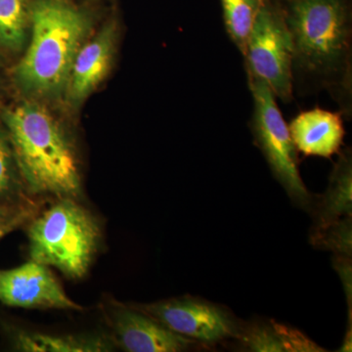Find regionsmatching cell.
Here are the masks:
<instances>
[{"instance_id":"ba28073f","label":"cell","mask_w":352,"mask_h":352,"mask_svg":"<svg viewBox=\"0 0 352 352\" xmlns=\"http://www.w3.org/2000/svg\"><path fill=\"white\" fill-rule=\"evenodd\" d=\"M0 302L29 309H82L67 296L48 266L32 261L0 270Z\"/></svg>"},{"instance_id":"ffe728a7","label":"cell","mask_w":352,"mask_h":352,"mask_svg":"<svg viewBox=\"0 0 352 352\" xmlns=\"http://www.w3.org/2000/svg\"><path fill=\"white\" fill-rule=\"evenodd\" d=\"M30 214H31V212L25 210V212H23L22 214L16 217L15 219L10 220V221L0 224V240H1L2 238L6 237L7 234L15 230V229L17 228L20 224H22L23 222H25V220L29 217Z\"/></svg>"},{"instance_id":"30bf717a","label":"cell","mask_w":352,"mask_h":352,"mask_svg":"<svg viewBox=\"0 0 352 352\" xmlns=\"http://www.w3.org/2000/svg\"><path fill=\"white\" fill-rule=\"evenodd\" d=\"M113 340L129 352H178L190 340L178 335L139 309L117 305L109 311Z\"/></svg>"},{"instance_id":"e0dca14e","label":"cell","mask_w":352,"mask_h":352,"mask_svg":"<svg viewBox=\"0 0 352 352\" xmlns=\"http://www.w3.org/2000/svg\"><path fill=\"white\" fill-rule=\"evenodd\" d=\"M311 241L317 248L330 250L337 256L351 258V217L316 226Z\"/></svg>"},{"instance_id":"6da1fadb","label":"cell","mask_w":352,"mask_h":352,"mask_svg":"<svg viewBox=\"0 0 352 352\" xmlns=\"http://www.w3.org/2000/svg\"><path fill=\"white\" fill-rule=\"evenodd\" d=\"M293 43V78L326 89L351 113L352 25L346 0H280Z\"/></svg>"},{"instance_id":"8fae6325","label":"cell","mask_w":352,"mask_h":352,"mask_svg":"<svg viewBox=\"0 0 352 352\" xmlns=\"http://www.w3.org/2000/svg\"><path fill=\"white\" fill-rule=\"evenodd\" d=\"M342 116L318 107L298 113L289 126L298 152L327 159L339 153L344 138Z\"/></svg>"},{"instance_id":"ac0fdd59","label":"cell","mask_w":352,"mask_h":352,"mask_svg":"<svg viewBox=\"0 0 352 352\" xmlns=\"http://www.w3.org/2000/svg\"><path fill=\"white\" fill-rule=\"evenodd\" d=\"M14 156L10 142L0 133V199L8 196L14 187Z\"/></svg>"},{"instance_id":"9a60e30c","label":"cell","mask_w":352,"mask_h":352,"mask_svg":"<svg viewBox=\"0 0 352 352\" xmlns=\"http://www.w3.org/2000/svg\"><path fill=\"white\" fill-rule=\"evenodd\" d=\"M29 0H0V46L19 52L30 36Z\"/></svg>"},{"instance_id":"8992f818","label":"cell","mask_w":352,"mask_h":352,"mask_svg":"<svg viewBox=\"0 0 352 352\" xmlns=\"http://www.w3.org/2000/svg\"><path fill=\"white\" fill-rule=\"evenodd\" d=\"M244 58L247 74L264 80L284 103L293 100V43L280 0H264Z\"/></svg>"},{"instance_id":"7c38bea8","label":"cell","mask_w":352,"mask_h":352,"mask_svg":"<svg viewBox=\"0 0 352 352\" xmlns=\"http://www.w3.org/2000/svg\"><path fill=\"white\" fill-rule=\"evenodd\" d=\"M352 160L351 149L342 152L330 183L317 208V226H324L352 214Z\"/></svg>"},{"instance_id":"7a4b0ae2","label":"cell","mask_w":352,"mask_h":352,"mask_svg":"<svg viewBox=\"0 0 352 352\" xmlns=\"http://www.w3.org/2000/svg\"><path fill=\"white\" fill-rule=\"evenodd\" d=\"M85 11L65 0H36L30 6V41L14 69V80L34 99L65 94L74 60L91 32Z\"/></svg>"},{"instance_id":"5bb4252c","label":"cell","mask_w":352,"mask_h":352,"mask_svg":"<svg viewBox=\"0 0 352 352\" xmlns=\"http://www.w3.org/2000/svg\"><path fill=\"white\" fill-rule=\"evenodd\" d=\"M15 347L32 352H101L110 351L113 346L101 336L50 335L38 332H17Z\"/></svg>"},{"instance_id":"4fadbf2b","label":"cell","mask_w":352,"mask_h":352,"mask_svg":"<svg viewBox=\"0 0 352 352\" xmlns=\"http://www.w3.org/2000/svg\"><path fill=\"white\" fill-rule=\"evenodd\" d=\"M243 342L251 351H324L300 331L272 320L270 324H256L248 329Z\"/></svg>"},{"instance_id":"44dd1931","label":"cell","mask_w":352,"mask_h":352,"mask_svg":"<svg viewBox=\"0 0 352 352\" xmlns=\"http://www.w3.org/2000/svg\"><path fill=\"white\" fill-rule=\"evenodd\" d=\"M25 210H27V208L18 210V208L0 205V224L10 221V220L15 219L16 217H18V215L22 214L23 212H25Z\"/></svg>"},{"instance_id":"277c9868","label":"cell","mask_w":352,"mask_h":352,"mask_svg":"<svg viewBox=\"0 0 352 352\" xmlns=\"http://www.w3.org/2000/svg\"><path fill=\"white\" fill-rule=\"evenodd\" d=\"M28 236L32 261L80 279L96 254L101 233L87 210L72 198H61L34 219Z\"/></svg>"},{"instance_id":"52a82bcc","label":"cell","mask_w":352,"mask_h":352,"mask_svg":"<svg viewBox=\"0 0 352 352\" xmlns=\"http://www.w3.org/2000/svg\"><path fill=\"white\" fill-rule=\"evenodd\" d=\"M139 310L173 332L206 344L219 342L235 333L232 321L226 311L195 298H177L141 305Z\"/></svg>"},{"instance_id":"9c48e42d","label":"cell","mask_w":352,"mask_h":352,"mask_svg":"<svg viewBox=\"0 0 352 352\" xmlns=\"http://www.w3.org/2000/svg\"><path fill=\"white\" fill-rule=\"evenodd\" d=\"M117 39V24L110 22L83 43L74 60L65 90L69 105L80 107L104 82L112 67Z\"/></svg>"},{"instance_id":"d6986e66","label":"cell","mask_w":352,"mask_h":352,"mask_svg":"<svg viewBox=\"0 0 352 352\" xmlns=\"http://www.w3.org/2000/svg\"><path fill=\"white\" fill-rule=\"evenodd\" d=\"M335 267L340 273V279L344 285V289L349 302V311L351 312V258L340 256L335 259Z\"/></svg>"},{"instance_id":"2e32d148","label":"cell","mask_w":352,"mask_h":352,"mask_svg":"<svg viewBox=\"0 0 352 352\" xmlns=\"http://www.w3.org/2000/svg\"><path fill=\"white\" fill-rule=\"evenodd\" d=\"M264 0H220L229 38L244 56L252 25Z\"/></svg>"},{"instance_id":"5b68a950","label":"cell","mask_w":352,"mask_h":352,"mask_svg":"<svg viewBox=\"0 0 352 352\" xmlns=\"http://www.w3.org/2000/svg\"><path fill=\"white\" fill-rule=\"evenodd\" d=\"M254 100L251 129L254 142L263 152L273 175L296 205L310 207L311 196L298 171V150L289 126L267 83L247 74Z\"/></svg>"},{"instance_id":"3957f363","label":"cell","mask_w":352,"mask_h":352,"mask_svg":"<svg viewBox=\"0 0 352 352\" xmlns=\"http://www.w3.org/2000/svg\"><path fill=\"white\" fill-rule=\"evenodd\" d=\"M3 122L21 175L34 194L76 198L80 175L75 150L63 127L38 102L7 109Z\"/></svg>"}]
</instances>
